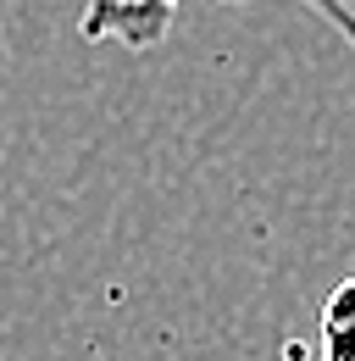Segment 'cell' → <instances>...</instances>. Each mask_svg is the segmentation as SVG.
Instances as JSON below:
<instances>
[{"instance_id": "cell-1", "label": "cell", "mask_w": 355, "mask_h": 361, "mask_svg": "<svg viewBox=\"0 0 355 361\" xmlns=\"http://www.w3.org/2000/svg\"><path fill=\"white\" fill-rule=\"evenodd\" d=\"M322 361H355V272L333 283L328 306H322Z\"/></svg>"}]
</instances>
